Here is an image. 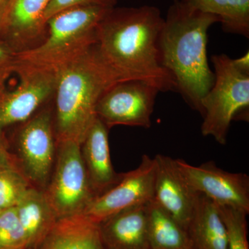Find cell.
Segmentation results:
<instances>
[{"label": "cell", "mask_w": 249, "mask_h": 249, "mask_svg": "<svg viewBox=\"0 0 249 249\" xmlns=\"http://www.w3.org/2000/svg\"><path fill=\"white\" fill-rule=\"evenodd\" d=\"M164 19L155 6L116 8L98 24L96 45L105 62L124 80H139L160 91L177 90L160 65L159 40Z\"/></svg>", "instance_id": "obj_1"}, {"label": "cell", "mask_w": 249, "mask_h": 249, "mask_svg": "<svg viewBox=\"0 0 249 249\" xmlns=\"http://www.w3.org/2000/svg\"><path fill=\"white\" fill-rule=\"evenodd\" d=\"M218 22V16L203 12L188 0H175L159 40L160 65L185 101L201 116L203 101L214 81L208 62V31Z\"/></svg>", "instance_id": "obj_2"}, {"label": "cell", "mask_w": 249, "mask_h": 249, "mask_svg": "<svg viewBox=\"0 0 249 249\" xmlns=\"http://www.w3.org/2000/svg\"><path fill=\"white\" fill-rule=\"evenodd\" d=\"M50 69L55 77L56 142L72 141L81 145L98 118L100 98L113 85L128 80L105 62L96 43Z\"/></svg>", "instance_id": "obj_3"}, {"label": "cell", "mask_w": 249, "mask_h": 249, "mask_svg": "<svg viewBox=\"0 0 249 249\" xmlns=\"http://www.w3.org/2000/svg\"><path fill=\"white\" fill-rule=\"evenodd\" d=\"M111 9L78 6L60 11L47 21V34L39 45L15 54L16 61L50 67L96 43L98 24Z\"/></svg>", "instance_id": "obj_4"}, {"label": "cell", "mask_w": 249, "mask_h": 249, "mask_svg": "<svg viewBox=\"0 0 249 249\" xmlns=\"http://www.w3.org/2000/svg\"><path fill=\"white\" fill-rule=\"evenodd\" d=\"M214 81L202 103L201 134L227 143L232 121L249 106V55L232 59L226 54L211 58Z\"/></svg>", "instance_id": "obj_5"}, {"label": "cell", "mask_w": 249, "mask_h": 249, "mask_svg": "<svg viewBox=\"0 0 249 249\" xmlns=\"http://www.w3.org/2000/svg\"><path fill=\"white\" fill-rule=\"evenodd\" d=\"M53 175L45 193L57 218L83 214L96 196L80 144L72 141L56 142Z\"/></svg>", "instance_id": "obj_6"}, {"label": "cell", "mask_w": 249, "mask_h": 249, "mask_svg": "<svg viewBox=\"0 0 249 249\" xmlns=\"http://www.w3.org/2000/svg\"><path fill=\"white\" fill-rule=\"evenodd\" d=\"M19 83L0 89V132L12 124L25 123L55 92V73L48 67L13 60Z\"/></svg>", "instance_id": "obj_7"}, {"label": "cell", "mask_w": 249, "mask_h": 249, "mask_svg": "<svg viewBox=\"0 0 249 249\" xmlns=\"http://www.w3.org/2000/svg\"><path fill=\"white\" fill-rule=\"evenodd\" d=\"M160 91L142 80L119 82L100 98L96 114L108 128L120 124L150 128L156 97Z\"/></svg>", "instance_id": "obj_8"}, {"label": "cell", "mask_w": 249, "mask_h": 249, "mask_svg": "<svg viewBox=\"0 0 249 249\" xmlns=\"http://www.w3.org/2000/svg\"><path fill=\"white\" fill-rule=\"evenodd\" d=\"M53 119L44 110L33 116L18 134V163L31 183L39 188L47 186L52 178L56 142Z\"/></svg>", "instance_id": "obj_9"}, {"label": "cell", "mask_w": 249, "mask_h": 249, "mask_svg": "<svg viewBox=\"0 0 249 249\" xmlns=\"http://www.w3.org/2000/svg\"><path fill=\"white\" fill-rule=\"evenodd\" d=\"M155 158L144 155L138 168L122 174L119 181L95 196L83 214L100 224L124 210L147 204L153 198Z\"/></svg>", "instance_id": "obj_10"}, {"label": "cell", "mask_w": 249, "mask_h": 249, "mask_svg": "<svg viewBox=\"0 0 249 249\" xmlns=\"http://www.w3.org/2000/svg\"><path fill=\"white\" fill-rule=\"evenodd\" d=\"M178 171L192 189L217 204L231 206L249 213V177L218 168L213 161L198 166L175 160Z\"/></svg>", "instance_id": "obj_11"}, {"label": "cell", "mask_w": 249, "mask_h": 249, "mask_svg": "<svg viewBox=\"0 0 249 249\" xmlns=\"http://www.w3.org/2000/svg\"><path fill=\"white\" fill-rule=\"evenodd\" d=\"M51 0H8L0 14V40L15 54L40 43L46 36L45 13Z\"/></svg>", "instance_id": "obj_12"}, {"label": "cell", "mask_w": 249, "mask_h": 249, "mask_svg": "<svg viewBox=\"0 0 249 249\" xmlns=\"http://www.w3.org/2000/svg\"><path fill=\"white\" fill-rule=\"evenodd\" d=\"M156 172L152 200L157 203L187 231L197 193L178 171L175 160L168 156L155 157Z\"/></svg>", "instance_id": "obj_13"}, {"label": "cell", "mask_w": 249, "mask_h": 249, "mask_svg": "<svg viewBox=\"0 0 249 249\" xmlns=\"http://www.w3.org/2000/svg\"><path fill=\"white\" fill-rule=\"evenodd\" d=\"M147 203L124 210L100 223L105 249H150Z\"/></svg>", "instance_id": "obj_14"}, {"label": "cell", "mask_w": 249, "mask_h": 249, "mask_svg": "<svg viewBox=\"0 0 249 249\" xmlns=\"http://www.w3.org/2000/svg\"><path fill=\"white\" fill-rule=\"evenodd\" d=\"M108 127L96 119L82 142V156L91 188L96 196L102 194L120 180L111 164Z\"/></svg>", "instance_id": "obj_15"}, {"label": "cell", "mask_w": 249, "mask_h": 249, "mask_svg": "<svg viewBox=\"0 0 249 249\" xmlns=\"http://www.w3.org/2000/svg\"><path fill=\"white\" fill-rule=\"evenodd\" d=\"M33 249H105L99 224L84 214L59 218Z\"/></svg>", "instance_id": "obj_16"}, {"label": "cell", "mask_w": 249, "mask_h": 249, "mask_svg": "<svg viewBox=\"0 0 249 249\" xmlns=\"http://www.w3.org/2000/svg\"><path fill=\"white\" fill-rule=\"evenodd\" d=\"M187 232L195 249H228L227 231L217 205L197 193Z\"/></svg>", "instance_id": "obj_17"}, {"label": "cell", "mask_w": 249, "mask_h": 249, "mask_svg": "<svg viewBox=\"0 0 249 249\" xmlns=\"http://www.w3.org/2000/svg\"><path fill=\"white\" fill-rule=\"evenodd\" d=\"M15 209L24 231L27 248L34 249L58 219L44 191L34 186L26 192Z\"/></svg>", "instance_id": "obj_18"}, {"label": "cell", "mask_w": 249, "mask_h": 249, "mask_svg": "<svg viewBox=\"0 0 249 249\" xmlns=\"http://www.w3.org/2000/svg\"><path fill=\"white\" fill-rule=\"evenodd\" d=\"M150 249H195L188 232L154 200L147 203Z\"/></svg>", "instance_id": "obj_19"}, {"label": "cell", "mask_w": 249, "mask_h": 249, "mask_svg": "<svg viewBox=\"0 0 249 249\" xmlns=\"http://www.w3.org/2000/svg\"><path fill=\"white\" fill-rule=\"evenodd\" d=\"M31 187V183L19 167L0 169V211L16 207Z\"/></svg>", "instance_id": "obj_20"}, {"label": "cell", "mask_w": 249, "mask_h": 249, "mask_svg": "<svg viewBox=\"0 0 249 249\" xmlns=\"http://www.w3.org/2000/svg\"><path fill=\"white\" fill-rule=\"evenodd\" d=\"M217 205L227 231L228 249H249L247 239L248 213L231 206Z\"/></svg>", "instance_id": "obj_21"}, {"label": "cell", "mask_w": 249, "mask_h": 249, "mask_svg": "<svg viewBox=\"0 0 249 249\" xmlns=\"http://www.w3.org/2000/svg\"><path fill=\"white\" fill-rule=\"evenodd\" d=\"M26 247L24 231L15 207L0 211V249Z\"/></svg>", "instance_id": "obj_22"}, {"label": "cell", "mask_w": 249, "mask_h": 249, "mask_svg": "<svg viewBox=\"0 0 249 249\" xmlns=\"http://www.w3.org/2000/svg\"><path fill=\"white\" fill-rule=\"evenodd\" d=\"M224 30L249 37V0H227V14L222 22Z\"/></svg>", "instance_id": "obj_23"}, {"label": "cell", "mask_w": 249, "mask_h": 249, "mask_svg": "<svg viewBox=\"0 0 249 249\" xmlns=\"http://www.w3.org/2000/svg\"><path fill=\"white\" fill-rule=\"evenodd\" d=\"M118 0H51L45 13L46 23L60 11L78 6H98L112 9L115 7Z\"/></svg>", "instance_id": "obj_24"}, {"label": "cell", "mask_w": 249, "mask_h": 249, "mask_svg": "<svg viewBox=\"0 0 249 249\" xmlns=\"http://www.w3.org/2000/svg\"><path fill=\"white\" fill-rule=\"evenodd\" d=\"M193 6L205 13L215 15L220 22L225 19L227 14V0H188Z\"/></svg>", "instance_id": "obj_25"}, {"label": "cell", "mask_w": 249, "mask_h": 249, "mask_svg": "<svg viewBox=\"0 0 249 249\" xmlns=\"http://www.w3.org/2000/svg\"><path fill=\"white\" fill-rule=\"evenodd\" d=\"M10 167L20 168L18 160L9 152L4 133L0 132V169Z\"/></svg>", "instance_id": "obj_26"}, {"label": "cell", "mask_w": 249, "mask_h": 249, "mask_svg": "<svg viewBox=\"0 0 249 249\" xmlns=\"http://www.w3.org/2000/svg\"><path fill=\"white\" fill-rule=\"evenodd\" d=\"M14 55L9 46L0 40V71L14 60Z\"/></svg>", "instance_id": "obj_27"}, {"label": "cell", "mask_w": 249, "mask_h": 249, "mask_svg": "<svg viewBox=\"0 0 249 249\" xmlns=\"http://www.w3.org/2000/svg\"><path fill=\"white\" fill-rule=\"evenodd\" d=\"M7 1L8 0H0V14H1L3 9H4Z\"/></svg>", "instance_id": "obj_28"}, {"label": "cell", "mask_w": 249, "mask_h": 249, "mask_svg": "<svg viewBox=\"0 0 249 249\" xmlns=\"http://www.w3.org/2000/svg\"><path fill=\"white\" fill-rule=\"evenodd\" d=\"M19 249H32L27 248V247H23V248H20Z\"/></svg>", "instance_id": "obj_29"}, {"label": "cell", "mask_w": 249, "mask_h": 249, "mask_svg": "<svg viewBox=\"0 0 249 249\" xmlns=\"http://www.w3.org/2000/svg\"><path fill=\"white\" fill-rule=\"evenodd\" d=\"M1 71H2V70H1ZM1 71H0V73H1Z\"/></svg>", "instance_id": "obj_30"}]
</instances>
